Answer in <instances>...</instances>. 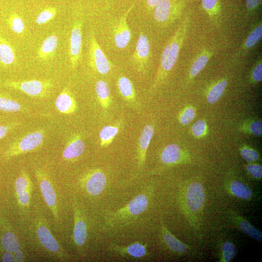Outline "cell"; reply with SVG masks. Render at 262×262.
Segmentation results:
<instances>
[{"label": "cell", "instance_id": "obj_1", "mask_svg": "<svg viewBox=\"0 0 262 262\" xmlns=\"http://www.w3.org/2000/svg\"><path fill=\"white\" fill-rule=\"evenodd\" d=\"M206 195L203 185L197 181L183 186L180 193L182 211L190 224L197 228L202 217Z\"/></svg>", "mask_w": 262, "mask_h": 262}, {"label": "cell", "instance_id": "obj_2", "mask_svg": "<svg viewBox=\"0 0 262 262\" xmlns=\"http://www.w3.org/2000/svg\"><path fill=\"white\" fill-rule=\"evenodd\" d=\"M189 25V21L187 18H185L165 46L161 56L158 71L153 88L164 78L176 63L186 36Z\"/></svg>", "mask_w": 262, "mask_h": 262}, {"label": "cell", "instance_id": "obj_3", "mask_svg": "<svg viewBox=\"0 0 262 262\" xmlns=\"http://www.w3.org/2000/svg\"><path fill=\"white\" fill-rule=\"evenodd\" d=\"M149 193L142 191L123 207L111 213L106 217V223L113 226L128 222L145 212L149 204Z\"/></svg>", "mask_w": 262, "mask_h": 262}, {"label": "cell", "instance_id": "obj_4", "mask_svg": "<svg viewBox=\"0 0 262 262\" xmlns=\"http://www.w3.org/2000/svg\"><path fill=\"white\" fill-rule=\"evenodd\" d=\"M45 131L39 129L28 133L13 141L4 152L6 158L34 151L43 144Z\"/></svg>", "mask_w": 262, "mask_h": 262}, {"label": "cell", "instance_id": "obj_5", "mask_svg": "<svg viewBox=\"0 0 262 262\" xmlns=\"http://www.w3.org/2000/svg\"><path fill=\"white\" fill-rule=\"evenodd\" d=\"M4 84L8 87L20 91L29 96L39 98L48 97L53 87L52 82L49 80L9 81Z\"/></svg>", "mask_w": 262, "mask_h": 262}, {"label": "cell", "instance_id": "obj_6", "mask_svg": "<svg viewBox=\"0 0 262 262\" xmlns=\"http://www.w3.org/2000/svg\"><path fill=\"white\" fill-rule=\"evenodd\" d=\"M183 7L179 0H161L154 7V18L162 24L170 23L180 16Z\"/></svg>", "mask_w": 262, "mask_h": 262}, {"label": "cell", "instance_id": "obj_7", "mask_svg": "<svg viewBox=\"0 0 262 262\" xmlns=\"http://www.w3.org/2000/svg\"><path fill=\"white\" fill-rule=\"evenodd\" d=\"M36 233L39 243L46 251L59 259H65V253L47 224L39 220L36 226Z\"/></svg>", "mask_w": 262, "mask_h": 262}, {"label": "cell", "instance_id": "obj_8", "mask_svg": "<svg viewBox=\"0 0 262 262\" xmlns=\"http://www.w3.org/2000/svg\"><path fill=\"white\" fill-rule=\"evenodd\" d=\"M39 187L45 201L55 219L59 218L57 198L53 185L46 172L42 169L34 171Z\"/></svg>", "mask_w": 262, "mask_h": 262}, {"label": "cell", "instance_id": "obj_9", "mask_svg": "<svg viewBox=\"0 0 262 262\" xmlns=\"http://www.w3.org/2000/svg\"><path fill=\"white\" fill-rule=\"evenodd\" d=\"M80 183L89 195L96 196L100 194L105 189L106 177L100 169H91L81 178Z\"/></svg>", "mask_w": 262, "mask_h": 262}, {"label": "cell", "instance_id": "obj_10", "mask_svg": "<svg viewBox=\"0 0 262 262\" xmlns=\"http://www.w3.org/2000/svg\"><path fill=\"white\" fill-rule=\"evenodd\" d=\"M89 63L91 66L98 73L104 75L111 69V64L92 32L90 38Z\"/></svg>", "mask_w": 262, "mask_h": 262}, {"label": "cell", "instance_id": "obj_11", "mask_svg": "<svg viewBox=\"0 0 262 262\" xmlns=\"http://www.w3.org/2000/svg\"><path fill=\"white\" fill-rule=\"evenodd\" d=\"M150 55V44L147 36L142 33L138 38L135 50L131 57V62L139 72L146 69Z\"/></svg>", "mask_w": 262, "mask_h": 262}, {"label": "cell", "instance_id": "obj_12", "mask_svg": "<svg viewBox=\"0 0 262 262\" xmlns=\"http://www.w3.org/2000/svg\"><path fill=\"white\" fill-rule=\"evenodd\" d=\"M74 228L73 238L78 247H82L87 238V227L83 211L77 202L73 206Z\"/></svg>", "mask_w": 262, "mask_h": 262}, {"label": "cell", "instance_id": "obj_13", "mask_svg": "<svg viewBox=\"0 0 262 262\" xmlns=\"http://www.w3.org/2000/svg\"><path fill=\"white\" fill-rule=\"evenodd\" d=\"M82 21H76L71 32L69 55L71 65L73 69L77 67L82 54Z\"/></svg>", "mask_w": 262, "mask_h": 262}, {"label": "cell", "instance_id": "obj_14", "mask_svg": "<svg viewBox=\"0 0 262 262\" xmlns=\"http://www.w3.org/2000/svg\"><path fill=\"white\" fill-rule=\"evenodd\" d=\"M134 5H132L122 15L114 29V41L119 49L125 48L131 39V33L127 22V18Z\"/></svg>", "mask_w": 262, "mask_h": 262}, {"label": "cell", "instance_id": "obj_15", "mask_svg": "<svg viewBox=\"0 0 262 262\" xmlns=\"http://www.w3.org/2000/svg\"><path fill=\"white\" fill-rule=\"evenodd\" d=\"M146 244L135 242L128 246H120L111 244L109 249L123 257H131L133 259H141L147 254Z\"/></svg>", "mask_w": 262, "mask_h": 262}, {"label": "cell", "instance_id": "obj_16", "mask_svg": "<svg viewBox=\"0 0 262 262\" xmlns=\"http://www.w3.org/2000/svg\"><path fill=\"white\" fill-rule=\"evenodd\" d=\"M55 104L57 110L63 114H72L77 109V102L74 96L66 87L64 88L58 96Z\"/></svg>", "mask_w": 262, "mask_h": 262}, {"label": "cell", "instance_id": "obj_17", "mask_svg": "<svg viewBox=\"0 0 262 262\" xmlns=\"http://www.w3.org/2000/svg\"><path fill=\"white\" fill-rule=\"evenodd\" d=\"M229 215L234 224L242 232L256 241H262V233L247 220L233 211H229Z\"/></svg>", "mask_w": 262, "mask_h": 262}, {"label": "cell", "instance_id": "obj_18", "mask_svg": "<svg viewBox=\"0 0 262 262\" xmlns=\"http://www.w3.org/2000/svg\"><path fill=\"white\" fill-rule=\"evenodd\" d=\"M161 233L164 244L171 252L182 255L188 251L189 246L176 238L164 224L161 226Z\"/></svg>", "mask_w": 262, "mask_h": 262}, {"label": "cell", "instance_id": "obj_19", "mask_svg": "<svg viewBox=\"0 0 262 262\" xmlns=\"http://www.w3.org/2000/svg\"><path fill=\"white\" fill-rule=\"evenodd\" d=\"M85 145L80 134L71 136L66 142L62 153L63 157L67 160L79 157L84 152Z\"/></svg>", "mask_w": 262, "mask_h": 262}, {"label": "cell", "instance_id": "obj_20", "mask_svg": "<svg viewBox=\"0 0 262 262\" xmlns=\"http://www.w3.org/2000/svg\"><path fill=\"white\" fill-rule=\"evenodd\" d=\"M154 130L150 125H147L140 134L138 146V168L141 169L145 164L146 153L150 140L153 136Z\"/></svg>", "mask_w": 262, "mask_h": 262}, {"label": "cell", "instance_id": "obj_21", "mask_svg": "<svg viewBox=\"0 0 262 262\" xmlns=\"http://www.w3.org/2000/svg\"><path fill=\"white\" fill-rule=\"evenodd\" d=\"M262 37V24L259 22L251 30L249 34L239 48L236 56L245 54L250 49L255 46L261 40Z\"/></svg>", "mask_w": 262, "mask_h": 262}, {"label": "cell", "instance_id": "obj_22", "mask_svg": "<svg viewBox=\"0 0 262 262\" xmlns=\"http://www.w3.org/2000/svg\"><path fill=\"white\" fill-rule=\"evenodd\" d=\"M226 189L229 194L244 200H249L253 196L251 189L242 181L234 180L226 185Z\"/></svg>", "mask_w": 262, "mask_h": 262}, {"label": "cell", "instance_id": "obj_23", "mask_svg": "<svg viewBox=\"0 0 262 262\" xmlns=\"http://www.w3.org/2000/svg\"><path fill=\"white\" fill-rule=\"evenodd\" d=\"M58 46V37L51 35L43 41L37 50V57L41 60L46 61L54 54Z\"/></svg>", "mask_w": 262, "mask_h": 262}, {"label": "cell", "instance_id": "obj_24", "mask_svg": "<svg viewBox=\"0 0 262 262\" xmlns=\"http://www.w3.org/2000/svg\"><path fill=\"white\" fill-rule=\"evenodd\" d=\"M181 155L180 147L176 144H171L163 149L161 154L160 159L164 164H173L180 161Z\"/></svg>", "mask_w": 262, "mask_h": 262}, {"label": "cell", "instance_id": "obj_25", "mask_svg": "<svg viewBox=\"0 0 262 262\" xmlns=\"http://www.w3.org/2000/svg\"><path fill=\"white\" fill-rule=\"evenodd\" d=\"M15 59L13 49L0 33V63L4 66H7L12 65Z\"/></svg>", "mask_w": 262, "mask_h": 262}, {"label": "cell", "instance_id": "obj_26", "mask_svg": "<svg viewBox=\"0 0 262 262\" xmlns=\"http://www.w3.org/2000/svg\"><path fill=\"white\" fill-rule=\"evenodd\" d=\"M213 55V52L209 50H203L196 58L190 68L189 76L194 78L204 69Z\"/></svg>", "mask_w": 262, "mask_h": 262}, {"label": "cell", "instance_id": "obj_27", "mask_svg": "<svg viewBox=\"0 0 262 262\" xmlns=\"http://www.w3.org/2000/svg\"><path fill=\"white\" fill-rule=\"evenodd\" d=\"M95 91L100 105L104 109L109 107L110 102V90L107 83L103 80L98 81L95 85Z\"/></svg>", "mask_w": 262, "mask_h": 262}, {"label": "cell", "instance_id": "obj_28", "mask_svg": "<svg viewBox=\"0 0 262 262\" xmlns=\"http://www.w3.org/2000/svg\"><path fill=\"white\" fill-rule=\"evenodd\" d=\"M119 93L123 98L132 102L136 99V94L131 82L127 77L122 76L117 81Z\"/></svg>", "mask_w": 262, "mask_h": 262}, {"label": "cell", "instance_id": "obj_29", "mask_svg": "<svg viewBox=\"0 0 262 262\" xmlns=\"http://www.w3.org/2000/svg\"><path fill=\"white\" fill-rule=\"evenodd\" d=\"M1 245L5 251L14 253L21 249L19 240L14 232L11 231H6L2 236Z\"/></svg>", "mask_w": 262, "mask_h": 262}, {"label": "cell", "instance_id": "obj_30", "mask_svg": "<svg viewBox=\"0 0 262 262\" xmlns=\"http://www.w3.org/2000/svg\"><path fill=\"white\" fill-rule=\"evenodd\" d=\"M237 250L234 244L230 241L223 242L219 249V261L229 262L236 256Z\"/></svg>", "mask_w": 262, "mask_h": 262}, {"label": "cell", "instance_id": "obj_31", "mask_svg": "<svg viewBox=\"0 0 262 262\" xmlns=\"http://www.w3.org/2000/svg\"><path fill=\"white\" fill-rule=\"evenodd\" d=\"M118 131V126L115 125L104 127L99 133L100 146L106 147L109 146L112 142Z\"/></svg>", "mask_w": 262, "mask_h": 262}, {"label": "cell", "instance_id": "obj_32", "mask_svg": "<svg viewBox=\"0 0 262 262\" xmlns=\"http://www.w3.org/2000/svg\"><path fill=\"white\" fill-rule=\"evenodd\" d=\"M227 85L226 80H222L216 82L211 88L207 95V101L210 103L216 102L223 95Z\"/></svg>", "mask_w": 262, "mask_h": 262}, {"label": "cell", "instance_id": "obj_33", "mask_svg": "<svg viewBox=\"0 0 262 262\" xmlns=\"http://www.w3.org/2000/svg\"><path fill=\"white\" fill-rule=\"evenodd\" d=\"M23 110V106L16 101L0 95V110L6 112H17Z\"/></svg>", "mask_w": 262, "mask_h": 262}, {"label": "cell", "instance_id": "obj_34", "mask_svg": "<svg viewBox=\"0 0 262 262\" xmlns=\"http://www.w3.org/2000/svg\"><path fill=\"white\" fill-rule=\"evenodd\" d=\"M202 6L209 16L213 20H217L220 13L219 0H202Z\"/></svg>", "mask_w": 262, "mask_h": 262}, {"label": "cell", "instance_id": "obj_35", "mask_svg": "<svg viewBox=\"0 0 262 262\" xmlns=\"http://www.w3.org/2000/svg\"><path fill=\"white\" fill-rule=\"evenodd\" d=\"M8 23L12 30L16 33L21 34L25 29V24L22 18L16 13L11 14Z\"/></svg>", "mask_w": 262, "mask_h": 262}, {"label": "cell", "instance_id": "obj_36", "mask_svg": "<svg viewBox=\"0 0 262 262\" xmlns=\"http://www.w3.org/2000/svg\"><path fill=\"white\" fill-rule=\"evenodd\" d=\"M57 9L53 7H49L41 11L35 19L36 24L41 25L47 23L56 16Z\"/></svg>", "mask_w": 262, "mask_h": 262}, {"label": "cell", "instance_id": "obj_37", "mask_svg": "<svg viewBox=\"0 0 262 262\" xmlns=\"http://www.w3.org/2000/svg\"><path fill=\"white\" fill-rule=\"evenodd\" d=\"M32 188L23 190L16 194L18 204L22 207H27L30 205Z\"/></svg>", "mask_w": 262, "mask_h": 262}, {"label": "cell", "instance_id": "obj_38", "mask_svg": "<svg viewBox=\"0 0 262 262\" xmlns=\"http://www.w3.org/2000/svg\"><path fill=\"white\" fill-rule=\"evenodd\" d=\"M251 80L254 82H260L262 80V58H259L255 64L251 72Z\"/></svg>", "mask_w": 262, "mask_h": 262}, {"label": "cell", "instance_id": "obj_39", "mask_svg": "<svg viewBox=\"0 0 262 262\" xmlns=\"http://www.w3.org/2000/svg\"><path fill=\"white\" fill-rule=\"evenodd\" d=\"M241 154L243 159L247 162L256 161L259 159L258 153L254 149L249 147L242 148Z\"/></svg>", "mask_w": 262, "mask_h": 262}, {"label": "cell", "instance_id": "obj_40", "mask_svg": "<svg viewBox=\"0 0 262 262\" xmlns=\"http://www.w3.org/2000/svg\"><path fill=\"white\" fill-rule=\"evenodd\" d=\"M248 173L254 179L260 180L262 176V167L257 164H249L246 166Z\"/></svg>", "mask_w": 262, "mask_h": 262}, {"label": "cell", "instance_id": "obj_41", "mask_svg": "<svg viewBox=\"0 0 262 262\" xmlns=\"http://www.w3.org/2000/svg\"><path fill=\"white\" fill-rule=\"evenodd\" d=\"M195 112L192 108L186 109L180 117V121L183 124L186 125L190 123L195 117Z\"/></svg>", "mask_w": 262, "mask_h": 262}, {"label": "cell", "instance_id": "obj_42", "mask_svg": "<svg viewBox=\"0 0 262 262\" xmlns=\"http://www.w3.org/2000/svg\"><path fill=\"white\" fill-rule=\"evenodd\" d=\"M205 129L206 123L204 120L200 119L193 125L192 132L195 136H200L204 133Z\"/></svg>", "mask_w": 262, "mask_h": 262}, {"label": "cell", "instance_id": "obj_43", "mask_svg": "<svg viewBox=\"0 0 262 262\" xmlns=\"http://www.w3.org/2000/svg\"><path fill=\"white\" fill-rule=\"evenodd\" d=\"M21 123L16 122L8 125H0V140L11 131L20 125Z\"/></svg>", "mask_w": 262, "mask_h": 262}, {"label": "cell", "instance_id": "obj_44", "mask_svg": "<svg viewBox=\"0 0 262 262\" xmlns=\"http://www.w3.org/2000/svg\"><path fill=\"white\" fill-rule=\"evenodd\" d=\"M250 131L254 134L261 136L262 133V124L260 121H255L252 123L250 126Z\"/></svg>", "mask_w": 262, "mask_h": 262}, {"label": "cell", "instance_id": "obj_45", "mask_svg": "<svg viewBox=\"0 0 262 262\" xmlns=\"http://www.w3.org/2000/svg\"><path fill=\"white\" fill-rule=\"evenodd\" d=\"M262 0H246V7L248 13L255 11L260 6Z\"/></svg>", "mask_w": 262, "mask_h": 262}, {"label": "cell", "instance_id": "obj_46", "mask_svg": "<svg viewBox=\"0 0 262 262\" xmlns=\"http://www.w3.org/2000/svg\"><path fill=\"white\" fill-rule=\"evenodd\" d=\"M1 260L3 262H15L14 255L12 254V253L5 250L2 255Z\"/></svg>", "mask_w": 262, "mask_h": 262}, {"label": "cell", "instance_id": "obj_47", "mask_svg": "<svg viewBox=\"0 0 262 262\" xmlns=\"http://www.w3.org/2000/svg\"><path fill=\"white\" fill-rule=\"evenodd\" d=\"M14 257L15 262H21L24 260V256L23 251L20 249L17 250L14 252Z\"/></svg>", "mask_w": 262, "mask_h": 262}, {"label": "cell", "instance_id": "obj_48", "mask_svg": "<svg viewBox=\"0 0 262 262\" xmlns=\"http://www.w3.org/2000/svg\"><path fill=\"white\" fill-rule=\"evenodd\" d=\"M161 0H146L147 5L150 8H153Z\"/></svg>", "mask_w": 262, "mask_h": 262}]
</instances>
